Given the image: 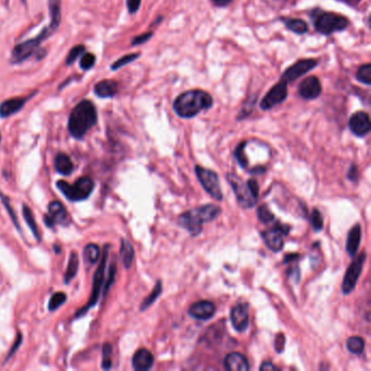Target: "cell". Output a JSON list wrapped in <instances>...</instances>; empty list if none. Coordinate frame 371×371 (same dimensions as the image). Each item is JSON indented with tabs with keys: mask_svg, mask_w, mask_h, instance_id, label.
Here are the masks:
<instances>
[{
	"mask_svg": "<svg viewBox=\"0 0 371 371\" xmlns=\"http://www.w3.org/2000/svg\"><path fill=\"white\" fill-rule=\"evenodd\" d=\"M0 141H2V135H0Z\"/></svg>",
	"mask_w": 371,
	"mask_h": 371,
	"instance_id": "46",
	"label": "cell"
},
{
	"mask_svg": "<svg viewBox=\"0 0 371 371\" xmlns=\"http://www.w3.org/2000/svg\"><path fill=\"white\" fill-rule=\"evenodd\" d=\"M348 126L351 131L358 137H363L370 132V118L365 111H357L352 115L348 121Z\"/></svg>",
	"mask_w": 371,
	"mask_h": 371,
	"instance_id": "16",
	"label": "cell"
},
{
	"mask_svg": "<svg viewBox=\"0 0 371 371\" xmlns=\"http://www.w3.org/2000/svg\"><path fill=\"white\" fill-rule=\"evenodd\" d=\"M216 312V307L209 301H201L193 304L189 309V315L197 320H208Z\"/></svg>",
	"mask_w": 371,
	"mask_h": 371,
	"instance_id": "19",
	"label": "cell"
},
{
	"mask_svg": "<svg viewBox=\"0 0 371 371\" xmlns=\"http://www.w3.org/2000/svg\"><path fill=\"white\" fill-rule=\"evenodd\" d=\"M21 342H22V335H21V333H19L18 334V337H17V341H16V343H14V345H13V347H12V349H11V351L9 352V354H8V357H7V359H8V358H10L11 357V356L14 354V352H16L17 351V349L19 348V346H20V344H21Z\"/></svg>",
	"mask_w": 371,
	"mask_h": 371,
	"instance_id": "43",
	"label": "cell"
},
{
	"mask_svg": "<svg viewBox=\"0 0 371 371\" xmlns=\"http://www.w3.org/2000/svg\"><path fill=\"white\" fill-rule=\"evenodd\" d=\"M142 4V0H126V8L131 14H135L138 10Z\"/></svg>",
	"mask_w": 371,
	"mask_h": 371,
	"instance_id": "41",
	"label": "cell"
},
{
	"mask_svg": "<svg viewBox=\"0 0 371 371\" xmlns=\"http://www.w3.org/2000/svg\"><path fill=\"white\" fill-rule=\"evenodd\" d=\"M195 173L205 191L208 193L212 198H215L216 201L219 202L222 201L223 194L222 192H221L218 174L216 172H213V171L203 168L201 166L195 167Z\"/></svg>",
	"mask_w": 371,
	"mask_h": 371,
	"instance_id": "9",
	"label": "cell"
},
{
	"mask_svg": "<svg viewBox=\"0 0 371 371\" xmlns=\"http://www.w3.org/2000/svg\"><path fill=\"white\" fill-rule=\"evenodd\" d=\"M224 368L229 371H247L248 361L241 353H231L224 358Z\"/></svg>",
	"mask_w": 371,
	"mask_h": 371,
	"instance_id": "22",
	"label": "cell"
},
{
	"mask_svg": "<svg viewBox=\"0 0 371 371\" xmlns=\"http://www.w3.org/2000/svg\"><path fill=\"white\" fill-rule=\"evenodd\" d=\"M67 301V295L63 292H57L55 293L48 303V309L51 311H55L58 309L60 306H62Z\"/></svg>",
	"mask_w": 371,
	"mask_h": 371,
	"instance_id": "35",
	"label": "cell"
},
{
	"mask_svg": "<svg viewBox=\"0 0 371 371\" xmlns=\"http://www.w3.org/2000/svg\"><path fill=\"white\" fill-rule=\"evenodd\" d=\"M25 2H26V0H22V3H23V4H25Z\"/></svg>",
	"mask_w": 371,
	"mask_h": 371,
	"instance_id": "45",
	"label": "cell"
},
{
	"mask_svg": "<svg viewBox=\"0 0 371 371\" xmlns=\"http://www.w3.org/2000/svg\"><path fill=\"white\" fill-rule=\"evenodd\" d=\"M99 256H101V249H99V247L96 244L90 243L84 247L83 258L84 263L87 267L95 265V263L99 260Z\"/></svg>",
	"mask_w": 371,
	"mask_h": 371,
	"instance_id": "26",
	"label": "cell"
},
{
	"mask_svg": "<svg viewBox=\"0 0 371 371\" xmlns=\"http://www.w3.org/2000/svg\"><path fill=\"white\" fill-rule=\"evenodd\" d=\"M44 222L48 227H54L56 224L68 226L71 218L66 207L58 201H53L48 205V213L44 216Z\"/></svg>",
	"mask_w": 371,
	"mask_h": 371,
	"instance_id": "13",
	"label": "cell"
},
{
	"mask_svg": "<svg viewBox=\"0 0 371 371\" xmlns=\"http://www.w3.org/2000/svg\"><path fill=\"white\" fill-rule=\"evenodd\" d=\"M60 24L61 20L51 18V22H49L48 26L42 28L41 32L36 37L19 42V44L13 47L10 62L12 64H20L23 63L25 60L32 58V57H37L39 53L44 52L40 49L41 42L51 37L52 35L58 30Z\"/></svg>",
	"mask_w": 371,
	"mask_h": 371,
	"instance_id": "3",
	"label": "cell"
},
{
	"mask_svg": "<svg viewBox=\"0 0 371 371\" xmlns=\"http://www.w3.org/2000/svg\"><path fill=\"white\" fill-rule=\"evenodd\" d=\"M310 220H311V224L312 227L316 231H320L323 227V218L321 212L318 209H313L311 215H310Z\"/></svg>",
	"mask_w": 371,
	"mask_h": 371,
	"instance_id": "39",
	"label": "cell"
},
{
	"mask_svg": "<svg viewBox=\"0 0 371 371\" xmlns=\"http://www.w3.org/2000/svg\"><path fill=\"white\" fill-rule=\"evenodd\" d=\"M78 271V256L75 252H72L70 255V259L68 263V268L66 273H64V283L68 284L69 282L74 279Z\"/></svg>",
	"mask_w": 371,
	"mask_h": 371,
	"instance_id": "28",
	"label": "cell"
},
{
	"mask_svg": "<svg viewBox=\"0 0 371 371\" xmlns=\"http://www.w3.org/2000/svg\"><path fill=\"white\" fill-rule=\"evenodd\" d=\"M356 80L370 86L371 85V63L362 64L356 72Z\"/></svg>",
	"mask_w": 371,
	"mask_h": 371,
	"instance_id": "31",
	"label": "cell"
},
{
	"mask_svg": "<svg viewBox=\"0 0 371 371\" xmlns=\"http://www.w3.org/2000/svg\"><path fill=\"white\" fill-rule=\"evenodd\" d=\"M318 67V61L316 59H301L297 60L294 64H292L287 70L284 71L281 75V81H284L285 83H292L303 75L307 74L309 71L313 70Z\"/></svg>",
	"mask_w": 371,
	"mask_h": 371,
	"instance_id": "11",
	"label": "cell"
},
{
	"mask_svg": "<svg viewBox=\"0 0 371 371\" xmlns=\"http://www.w3.org/2000/svg\"><path fill=\"white\" fill-rule=\"evenodd\" d=\"M120 257L122 260L123 266L128 269L131 267L133 259H134V249L130 242L126 240L121 241V247H120Z\"/></svg>",
	"mask_w": 371,
	"mask_h": 371,
	"instance_id": "27",
	"label": "cell"
},
{
	"mask_svg": "<svg viewBox=\"0 0 371 371\" xmlns=\"http://www.w3.org/2000/svg\"><path fill=\"white\" fill-rule=\"evenodd\" d=\"M313 25L318 33L330 36L334 33L346 30L349 25V21L346 17L341 16L339 13L319 10L316 16H313Z\"/></svg>",
	"mask_w": 371,
	"mask_h": 371,
	"instance_id": "6",
	"label": "cell"
},
{
	"mask_svg": "<svg viewBox=\"0 0 371 371\" xmlns=\"http://www.w3.org/2000/svg\"><path fill=\"white\" fill-rule=\"evenodd\" d=\"M257 216H258L259 221H261L263 223H269L271 221L274 220L273 213L270 211L267 205H262L259 207L258 210H257Z\"/></svg>",
	"mask_w": 371,
	"mask_h": 371,
	"instance_id": "38",
	"label": "cell"
},
{
	"mask_svg": "<svg viewBox=\"0 0 371 371\" xmlns=\"http://www.w3.org/2000/svg\"><path fill=\"white\" fill-rule=\"evenodd\" d=\"M34 95H35V91L33 92V94L28 95V96L13 97V98H9V99H7V101L3 102L2 104H0V118L6 119V118L13 116L14 113L19 112Z\"/></svg>",
	"mask_w": 371,
	"mask_h": 371,
	"instance_id": "18",
	"label": "cell"
},
{
	"mask_svg": "<svg viewBox=\"0 0 371 371\" xmlns=\"http://www.w3.org/2000/svg\"><path fill=\"white\" fill-rule=\"evenodd\" d=\"M288 85H289L288 83H285L284 81L281 80L279 83L273 85L265 95V97L261 99L260 108L267 111L274 108L275 106H279L280 104H282L285 99H287L289 94Z\"/></svg>",
	"mask_w": 371,
	"mask_h": 371,
	"instance_id": "12",
	"label": "cell"
},
{
	"mask_svg": "<svg viewBox=\"0 0 371 371\" xmlns=\"http://www.w3.org/2000/svg\"><path fill=\"white\" fill-rule=\"evenodd\" d=\"M153 36H154V32L152 31L136 35V36L131 40V46H140V45L145 44V42H147Z\"/></svg>",
	"mask_w": 371,
	"mask_h": 371,
	"instance_id": "40",
	"label": "cell"
},
{
	"mask_svg": "<svg viewBox=\"0 0 371 371\" xmlns=\"http://www.w3.org/2000/svg\"><path fill=\"white\" fill-rule=\"evenodd\" d=\"M281 22L285 25L289 31L293 32L297 35H304L308 32L309 27L306 21L302 19H292V18H281Z\"/></svg>",
	"mask_w": 371,
	"mask_h": 371,
	"instance_id": "25",
	"label": "cell"
},
{
	"mask_svg": "<svg viewBox=\"0 0 371 371\" xmlns=\"http://www.w3.org/2000/svg\"><path fill=\"white\" fill-rule=\"evenodd\" d=\"M298 95L306 101H313L317 99L321 92H322V86H321V82L319 78L315 75H310L308 77L304 78V80L298 85Z\"/></svg>",
	"mask_w": 371,
	"mask_h": 371,
	"instance_id": "15",
	"label": "cell"
},
{
	"mask_svg": "<svg viewBox=\"0 0 371 371\" xmlns=\"http://www.w3.org/2000/svg\"><path fill=\"white\" fill-rule=\"evenodd\" d=\"M227 182L231 185L239 205L243 208H253L258 199V183L255 180L244 182L234 173L227 174Z\"/></svg>",
	"mask_w": 371,
	"mask_h": 371,
	"instance_id": "5",
	"label": "cell"
},
{
	"mask_svg": "<svg viewBox=\"0 0 371 371\" xmlns=\"http://www.w3.org/2000/svg\"><path fill=\"white\" fill-rule=\"evenodd\" d=\"M95 63H96V57H95L94 54L85 52L81 56L80 67H81V69L83 71H88V70H90L92 67L95 66Z\"/></svg>",
	"mask_w": 371,
	"mask_h": 371,
	"instance_id": "36",
	"label": "cell"
},
{
	"mask_svg": "<svg viewBox=\"0 0 371 371\" xmlns=\"http://www.w3.org/2000/svg\"><path fill=\"white\" fill-rule=\"evenodd\" d=\"M360 240H361V229L359 224H356L353 226L351 231L348 233L347 237V243H346V251L349 254V256L354 257L357 253V249L360 245Z\"/></svg>",
	"mask_w": 371,
	"mask_h": 371,
	"instance_id": "24",
	"label": "cell"
},
{
	"mask_svg": "<svg viewBox=\"0 0 371 371\" xmlns=\"http://www.w3.org/2000/svg\"><path fill=\"white\" fill-rule=\"evenodd\" d=\"M112 366V346L109 343H106L103 347V369L108 370Z\"/></svg>",
	"mask_w": 371,
	"mask_h": 371,
	"instance_id": "37",
	"label": "cell"
},
{
	"mask_svg": "<svg viewBox=\"0 0 371 371\" xmlns=\"http://www.w3.org/2000/svg\"><path fill=\"white\" fill-rule=\"evenodd\" d=\"M57 188L71 202H81L87 199L91 192L94 191L95 183L88 176H81L73 183L70 184L66 181L57 182Z\"/></svg>",
	"mask_w": 371,
	"mask_h": 371,
	"instance_id": "7",
	"label": "cell"
},
{
	"mask_svg": "<svg viewBox=\"0 0 371 371\" xmlns=\"http://www.w3.org/2000/svg\"><path fill=\"white\" fill-rule=\"evenodd\" d=\"M119 84L111 78H105L95 84L94 92L99 98H112L118 94Z\"/></svg>",
	"mask_w": 371,
	"mask_h": 371,
	"instance_id": "21",
	"label": "cell"
},
{
	"mask_svg": "<svg viewBox=\"0 0 371 371\" xmlns=\"http://www.w3.org/2000/svg\"><path fill=\"white\" fill-rule=\"evenodd\" d=\"M23 217L26 221V223L28 224V226H30L31 231L33 232L34 237L37 239V241L40 240V237H39V231H38V227L36 225V221H35L34 219V216H33V212L32 210L28 208L27 206H23Z\"/></svg>",
	"mask_w": 371,
	"mask_h": 371,
	"instance_id": "33",
	"label": "cell"
},
{
	"mask_svg": "<svg viewBox=\"0 0 371 371\" xmlns=\"http://www.w3.org/2000/svg\"><path fill=\"white\" fill-rule=\"evenodd\" d=\"M213 98L208 91L203 89H190L182 92L173 102V110L183 119H192L202 111L210 109Z\"/></svg>",
	"mask_w": 371,
	"mask_h": 371,
	"instance_id": "1",
	"label": "cell"
},
{
	"mask_svg": "<svg viewBox=\"0 0 371 371\" xmlns=\"http://www.w3.org/2000/svg\"><path fill=\"white\" fill-rule=\"evenodd\" d=\"M213 6L218 7V8H225L229 5H231L234 0H210Z\"/></svg>",
	"mask_w": 371,
	"mask_h": 371,
	"instance_id": "42",
	"label": "cell"
},
{
	"mask_svg": "<svg viewBox=\"0 0 371 371\" xmlns=\"http://www.w3.org/2000/svg\"><path fill=\"white\" fill-rule=\"evenodd\" d=\"M366 257L367 255L365 252L361 253L358 257H356L347 268L343 283H342V292H343V294H349L355 289L356 283H357V280L359 279V275L362 271L363 263L366 261Z\"/></svg>",
	"mask_w": 371,
	"mask_h": 371,
	"instance_id": "10",
	"label": "cell"
},
{
	"mask_svg": "<svg viewBox=\"0 0 371 371\" xmlns=\"http://www.w3.org/2000/svg\"><path fill=\"white\" fill-rule=\"evenodd\" d=\"M276 366H274L271 361H263L262 365L260 366V370L261 371H268V370H277Z\"/></svg>",
	"mask_w": 371,
	"mask_h": 371,
	"instance_id": "44",
	"label": "cell"
},
{
	"mask_svg": "<svg viewBox=\"0 0 371 371\" xmlns=\"http://www.w3.org/2000/svg\"><path fill=\"white\" fill-rule=\"evenodd\" d=\"M132 365L136 371L149 370L154 365V356L148 349L140 348L133 356Z\"/></svg>",
	"mask_w": 371,
	"mask_h": 371,
	"instance_id": "20",
	"label": "cell"
},
{
	"mask_svg": "<svg viewBox=\"0 0 371 371\" xmlns=\"http://www.w3.org/2000/svg\"><path fill=\"white\" fill-rule=\"evenodd\" d=\"M98 116L95 105L88 99H83L71 110L68 120V130L71 136L82 140L91 127L97 124Z\"/></svg>",
	"mask_w": 371,
	"mask_h": 371,
	"instance_id": "2",
	"label": "cell"
},
{
	"mask_svg": "<svg viewBox=\"0 0 371 371\" xmlns=\"http://www.w3.org/2000/svg\"><path fill=\"white\" fill-rule=\"evenodd\" d=\"M161 292H162V284H161V282H160V281H158V282L156 283L155 288L153 289L152 293L149 294V295L144 299V302L142 303L141 310H142V311H144V310H145V309H147V308L149 307V306H151L152 304H154L156 299L160 296Z\"/></svg>",
	"mask_w": 371,
	"mask_h": 371,
	"instance_id": "32",
	"label": "cell"
},
{
	"mask_svg": "<svg viewBox=\"0 0 371 371\" xmlns=\"http://www.w3.org/2000/svg\"><path fill=\"white\" fill-rule=\"evenodd\" d=\"M108 246L105 247L103 255H102V259L101 262H99V266L95 272V276H94V281H92V290H91V295L88 299V303L86 304V306L76 312L75 318L81 317L83 315H85L88 311L89 308L94 307V306L97 304L99 295H101V290L104 285V281H105V270H106V265H107V258H108Z\"/></svg>",
	"mask_w": 371,
	"mask_h": 371,
	"instance_id": "8",
	"label": "cell"
},
{
	"mask_svg": "<svg viewBox=\"0 0 371 371\" xmlns=\"http://www.w3.org/2000/svg\"><path fill=\"white\" fill-rule=\"evenodd\" d=\"M54 166L57 172L62 175H70L74 170V165L72 160H71L68 155L63 153H59L55 157Z\"/></svg>",
	"mask_w": 371,
	"mask_h": 371,
	"instance_id": "23",
	"label": "cell"
},
{
	"mask_svg": "<svg viewBox=\"0 0 371 371\" xmlns=\"http://www.w3.org/2000/svg\"><path fill=\"white\" fill-rule=\"evenodd\" d=\"M346 346L352 354L360 355L363 352V349H365V341L359 337H352L347 340Z\"/></svg>",
	"mask_w": 371,
	"mask_h": 371,
	"instance_id": "30",
	"label": "cell"
},
{
	"mask_svg": "<svg viewBox=\"0 0 371 371\" xmlns=\"http://www.w3.org/2000/svg\"><path fill=\"white\" fill-rule=\"evenodd\" d=\"M220 213V207L212 204L204 205L182 213L177 219V223L193 237H196V235L201 234L204 223L215 220L219 217Z\"/></svg>",
	"mask_w": 371,
	"mask_h": 371,
	"instance_id": "4",
	"label": "cell"
},
{
	"mask_svg": "<svg viewBox=\"0 0 371 371\" xmlns=\"http://www.w3.org/2000/svg\"><path fill=\"white\" fill-rule=\"evenodd\" d=\"M141 57V53H132V54H127V55H124L123 57H121V58H119L118 60H116L115 62H113L111 64L110 69L112 71H117L121 68H123L125 66H127V64H130L132 62H134L135 60H137Z\"/></svg>",
	"mask_w": 371,
	"mask_h": 371,
	"instance_id": "29",
	"label": "cell"
},
{
	"mask_svg": "<svg viewBox=\"0 0 371 371\" xmlns=\"http://www.w3.org/2000/svg\"><path fill=\"white\" fill-rule=\"evenodd\" d=\"M288 233L289 226L285 227L283 225H276L272 227V229L263 231L261 237L270 251L280 252L284 245V235H287Z\"/></svg>",
	"mask_w": 371,
	"mask_h": 371,
	"instance_id": "14",
	"label": "cell"
},
{
	"mask_svg": "<svg viewBox=\"0 0 371 371\" xmlns=\"http://www.w3.org/2000/svg\"><path fill=\"white\" fill-rule=\"evenodd\" d=\"M231 322L234 329L239 332H244L249 323L248 306L244 303H239L231 309Z\"/></svg>",
	"mask_w": 371,
	"mask_h": 371,
	"instance_id": "17",
	"label": "cell"
},
{
	"mask_svg": "<svg viewBox=\"0 0 371 371\" xmlns=\"http://www.w3.org/2000/svg\"><path fill=\"white\" fill-rule=\"evenodd\" d=\"M85 52H86V48H85V46L82 44H77L73 48H71V51L69 52L67 58H66L67 66H71V64H73Z\"/></svg>",
	"mask_w": 371,
	"mask_h": 371,
	"instance_id": "34",
	"label": "cell"
}]
</instances>
